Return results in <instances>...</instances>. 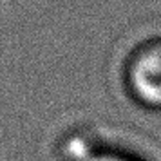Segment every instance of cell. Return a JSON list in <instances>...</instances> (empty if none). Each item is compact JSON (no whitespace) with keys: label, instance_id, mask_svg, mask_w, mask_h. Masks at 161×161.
Returning <instances> with one entry per match:
<instances>
[{"label":"cell","instance_id":"7a4b0ae2","mask_svg":"<svg viewBox=\"0 0 161 161\" xmlns=\"http://www.w3.org/2000/svg\"><path fill=\"white\" fill-rule=\"evenodd\" d=\"M76 161H145L136 154L121 150V148H110V147H91L87 152L80 156Z\"/></svg>","mask_w":161,"mask_h":161},{"label":"cell","instance_id":"6da1fadb","mask_svg":"<svg viewBox=\"0 0 161 161\" xmlns=\"http://www.w3.org/2000/svg\"><path fill=\"white\" fill-rule=\"evenodd\" d=\"M123 87L138 107L161 112V36L147 38L129 53Z\"/></svg>","mask_w":161,"mask_h":161}]
</instances>
